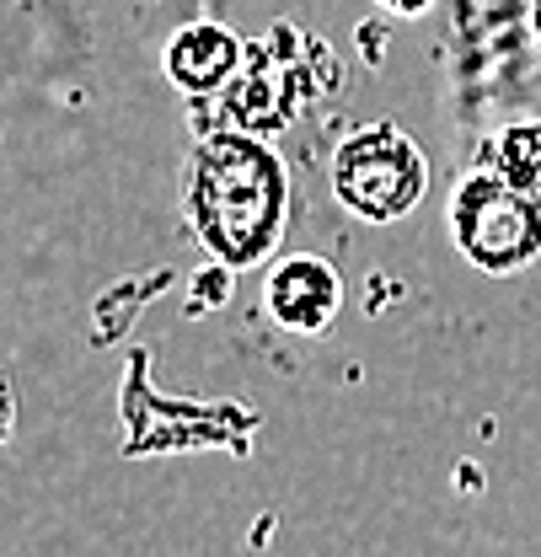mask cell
I'll use <instances>...</instances> for the list:
<instances>
[{"instance_id": "6da1fadb", "label": "cell", "mask_w": 541, "mask_h": 557, "mask_svg": "<svg viewBox=\"0 0 541 557\" xmlns=\"http://www.w3.org/2000/svg\"><path fill=\"white\" fill-rule=\"evenodd\" d=\"M188 209L220 263L253 269L284 231V166L253 135L204 139L188 166Z\"/></svg>"}, {"instance_id": "277c9868", "label": "cell", "mask_w": 541, "mask_h": 557, "mask_svg": "<svg viewBox=\"0 0 541 557\" xmlns=\"http://www.w3.org/2000/svg\"><path fill=\"white\" fill-rule=\"evenodd\" d=\"M339 295H343L339 274H333L322 258H311V252L279 263L269 278V311L290 333H317V327H328L333 311H339Z\"/></svg>"}, {"instance_id": "5b68a950", "label": "cell", "mask_w": 541, "mask_h": 557, "mask_svg": "<svg viewBox=\"0 0 541 557\" xmlns=\"http://www.w3.org/2000/svg\"><path fill=\"white\" fill-rule=\"evenodd\" d=\"M172 81H183L188 91H209L236 70V38L225 27H188L172 49H167Z\"/></svg>"}, {"instance_id": "3957f363", "label": "cell", "mask_w": 541, "mask_h": 557, "mask_svg": "<svg viewBox=\"0 0 541 557\" xmlns=\"http://www.w3.org/2000/svg\"><path fill=\"white\" fill-rule=\"evenodd\" d=\"M429 166L418 156V145L392 129V124H370L354 139H343L339 161H333V188L354 214L365 220H397L423 199Z\"/></svg>"}, {"instance_id": "7a4b0ae2", "label": "cell", "mask_w": 541, "mask_h": 557, "mask_svg": "<svg viewBox=\"0 0 541 557\" xmlns=\"http://www.w3.org/2000/svg\"><path fill=\"white\" fill-rule=\"evenodd\" d=\"M456 242L488 274H515L541 252V194L509 177H467L456 194Z\"/></svg>"}]
</instances>
